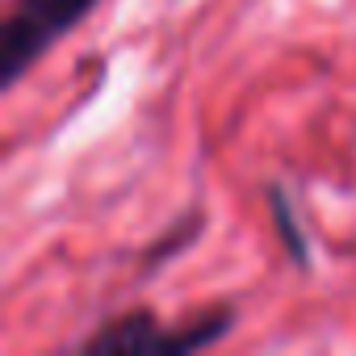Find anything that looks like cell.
Returning <instances> with one entry per match:
<instances>
[{
    "instance_id": "2",
    "label": "cell",
    "mask_w": 356,
    "mask_h": 356,
    "mask_svg": "<svg viewBox=\"0 0 356 356\" xmlns=\"http://www.w3.org/2000/svg\"><path fill=\"white\" fill-rule=\"evenodd\" d=\"M231 327L227 310H214L189 327H159L147 310L138 314H122L109 327H101L97 335L84 339V352L92 356H168V352H193L202 343H214L222 331Z\"/></svg>"
},
{
    "instance_id": "1",
    "label": "cell",
    "mask_w": 356,
    "mask_h": 356,
    "mask_svg": "<svg viewBox=\"0 0 356 356\" xmlns=\"http://www.w3.org/2000/svg\"><path fill=\"white\" fill-rule=\"evenodd\" d=\"M97 0H17L0 30V84L13 88Z\"/></svg>"
},
{
    "instance_id": "3",
    "label": "cell",
    "mask_w": 356,
    "mask_h": 356,
    "mask_svg": "<svg viewBox=\"0 0 356 356\" xmlns=\"http://www.w3.org/2000/svg\"><path fill=\"white\" fill-rule=\"evenodd\" d=\"M268 202H273V218H277V231L285 239V248L293 252V260H306V239L293 231V214H289V202L281 189H268Z\"/></svg>"
}]
</instances>
